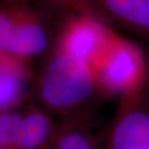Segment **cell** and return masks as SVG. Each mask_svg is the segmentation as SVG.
<instances>
[{
    "label": "cell",
    "instance_id": "9c48e42d",
    "mask_svg": "<svg viewBox=\"0 0 149 149\" xmlns=\"http://www.w3.org/2000/svg\"><path fill=\"white\" fill-rule=\"evenodd\" d=\"M38 1L60 19L73 15H89L108 23L95 0H38Z\"/></svg>",
    "mask_w": 149,
    "mask_h": 149
},
{
    "label": "cell",
    "instance_id": "5b68a950",
    "mask_svg": "<svg viewBox=\"0 0 149 149\" xmlns=\"http://www.w3.org/2000/svg\"><path fill=\"white\" fill-rule=\"evenodd\" d=\"M109 149H149V109L141 102V95L125 100L112 128Z\"/></svg>",
    "mask_w": 149,
    "mask_h": 149
},
{
    "label": "cell",
    "instance_id": "7a4b0ae2",
    "mask_svg": "<svg viewBox=\"0 0 149 149\" xmlns=\"http://www.w3.org/2000/svg\"><path fill=\"white\" fill-rule=\"evenodd\" d=\"M90 66L98 90L124 101L139 96L149 80V65L143 50L116 32Z\"/></svg>",
    "mask_w": 149,
    "mask_h": 149
},
{
    "label": "cell",
    "instance_id": "277c9868",
    "mask_svg": "<svg viewBox=\"0 0 149 149\" xmlns=\"http://www.w3.org/2000/svg\"><path fill=\"white\" fill-rule=\"evenodd\" d=\"M109 24L89 15L63 17L55 35V49L90 64L114 33Z\"/></svg>",
    "mask_w": 149,
    "mask_h": 149
},
{
    "label": "cell",
    "instance_id": "8992f818",
    "mask_svg": "<svg viewBox=\"0 0 149 149\" xmlns=\"http://www.w3.org/2000/svg\"><path fill=\"white\" fill-rule=\"evenodd\" d=\"M107 22L149 40V0H95Z\"/></svg>",
    "mask_w": 149,
    "mask_h": 149
},
{
    "label": "cell",
    "instance_id": "8fae6325",
    "mask_svg": "<svg viewBox=\"0 0 149 149\" xmlns=\"http://www.w3.org/2000/svg\"><path fill=\"white\" fill-rule=\"evenodd\" d=\"M93 146L90 138L86 135V133L73 130L60 136L56 149H91Z\"/></svg>",
    "mask_w": 149,
    "mask_h": 149
},
{
    "label": "cell",
    "instance_id": "52a82bcc",
    "mask_svg": "<svg viewBox=\"0 0 149 149\" xmlns=\"http://www.w3.org/2000/svg\"><path fill=\"white\" fill-rule=\"evenodd\" d=\"M26 62L0 53V111L15 106L24 94L28 80Z\"/></svg>",
    "mask_w": 149,
    "mask_h": 149
},
{
    "label": "cell",
    "instance_id": "7c38bea8",
    "mask_svg": "<svg viewBox=\"0 0 149 149\" xmlns=\"http://www.w3.org/2000/svg\"><path fill=\"white\" fill-rule=\"evenodd\" d=\"M91 149H100V148H98V147H96V146H93Z\"/></svg>",
    "mask_w": 149,
    "mask_h": 149
},
{
    "label": "cell",
    "instance_id": "3957f363",
    "mask_svg": "<svg viewBox=\"0 0 149 149\" xmlns=\"http://www.w3.org/2000/svg\"><path fill=\"white\" fill-rule=\"evenodd\" d=\"M97 90L90 64L56 49L45 67L39 85L42 101L57 111L79 108Z\"/></svg>",
    "mask_w": 149,
    "mask_h": 149
},
{
    "label": "cell",
    "instance_id": "6da1fadb",
    "mask_svg": "<svg viewBox=\"0 0 149 149\" xmlns=\"http://www.w3.org/2000/svg\"><path fill=\"white\" fill-rule=\"evenodd\" d=\"M61 19L38 0H0V53L28 61L43 54Z\"/></svg>",
    "mask_w": 149,
    "mask_h": 149
},
{
    "label": "cell",
    "instance_id": "ba28073f",
    "mask_svg": "<svg viewBox=\"0 0 149 149\" xmlns=\"http://www.w3.org/2000/svg\"><path fill=\"white\" fill-rule=\"evenodd\" d=\"M52 134V123L43 112L33 111L22 115L17 124L14 149H38Z\"/></svg>",
    "mask_w": 149,
    "mask_h": 149
},
{
    "label": "cell",
    "instance_id": "30bf717a",
    "mask_svg": "<svg viewBox=\"0 0 149 149\" xmlns=\"http://www.w3.org/2000/svg\"><path fill=\"white\" fill-rule=\"evenodd\" d=\"M22 114L12 111H0V149H14V141Z\"/></svg>",
    "mask_w": 149,
    "mask_h": 149
}]
</instances>
